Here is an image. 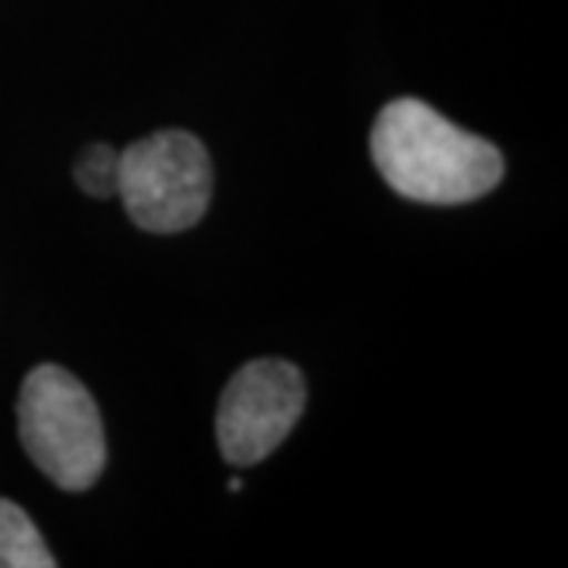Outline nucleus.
<instances>
[{"mask_svg": "<svg viewBox=\"0 0 568 568\" xmlns=\"http://www.w3.org/2000/svg\"><path fill=\"white\" fill-rule=\"evenodd\" d=\"M73 174H77L82 193H89L95 200L118 196V149L102 145V142L89 145L73 168Z\"/></svg>", "mask_w": 568, "mask_h": 568, "instance_id": "nucleus-6", "label": "nucleus"}, {"mask_svg": "<svg viewBox=\"0 0 568 568\" xmlns=\"http://www.w3.org/2000/svg\"><path fill=\"white\" fill-rule=\"evenodd\" d=\"M227 489H231V493H241V489H244V484H241V480H231V484H227Z\"/></svg>", "mask_w": 568, "mask_h": 568, "instance_id": "nucleus-7", "label": "nucleus"}, {"mask_svg": "<svg viewBox=\"0 0 568 568\" xmlns=\"http://www.w3.org/2000/svg\"><path fill=\"white\" fill-rule=\"evenodd\" d=\"M118 196L142 231L178 234L200 222L212 200V162L186 130H162L118 152Z\"/></svg>", "mask_w": 568, "mask_h": 568, "instance_id": "nucleus-3", "label": "nucleus"}, {"mask_svg": "<svg viewBox=\"0 0 568 568\" xmlns=\"http://www.w3.org/2000/svg\"><path fill=\"white\" fill-rule=\"evenodd\" d=\"M58 559L44 547L39 528L17 503L0 499V568H54Z\"/></svg>", "mask_w": 568, "mask_h": 568, "instance_id": "nucleus-5", "label": "nucleus"}, {"mask_svg": "<svg viewBox=\"0 0 568 568\" xmlns=\"http://www.w3.org/2000/svg\"><path fill=\"white\" fill-rule=\"evenodd\" d=\"M306 407L304 373L287 361L263 357L241 366L224 386L215 436L224 462L260 465L287 439Z\"/></svg>", "mask_w": 568, "mask_h": 568, "instance_id": "nucleus-4", "label": "nucleus"}, {"mask_svg": "<svg viewBox=\"0 0 568 568\" xmlns=\"http://www.w3.org/2000/svg\"><path fill=\"white\" fill-rule=\"evenodd\" d=\"M369 152L379 178L410 203H474L506 174L493 142L455 126L420 99H395L379 111Z\"/></svg>", "mask_w": 568, "mask_h": 568, "instance_id": "nucleus-1", "label": "nucleus"}, {"mask_svg": "<svg viewBox=\"0 0 568 568\" xmlns=\"http://www.w3.org/2000/svg\"><path fill=\"white\" fill-rule=\"evenodd\" d=\"M20 443L32 465L61 489L80 493L108 462L102 414L89 388L63 366H36L20 388Z\"/></svg>", "mask_w": 568, "mask_h": 568, "instance_id": "nucleus-2", "label": "nucleus"}]
</instances>
